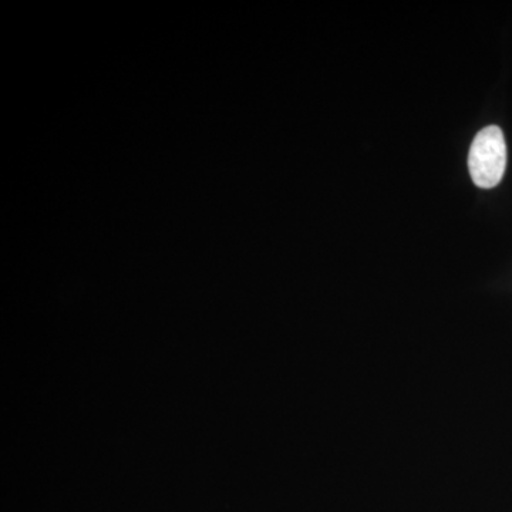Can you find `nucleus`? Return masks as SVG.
Returning a JSON list of instances; mask_svg holds the SVG:
<instances>
[{"label": "nucleus", "instance_id": "f257e3e1", "mask_svg": "<svg viewBox=\"0 0 512 512\" xmlns=\"http://www.w3.org/2000/svg\"><path fill=\"white\" fill-rule=\"evenodd\" d=\"M507 167V144L497 126L483 128L474 138L468 154L471 180L480 188H494L503 180Z\"/></svg>", "mask_w": 512, "mask_h": 512}]
</instances>
